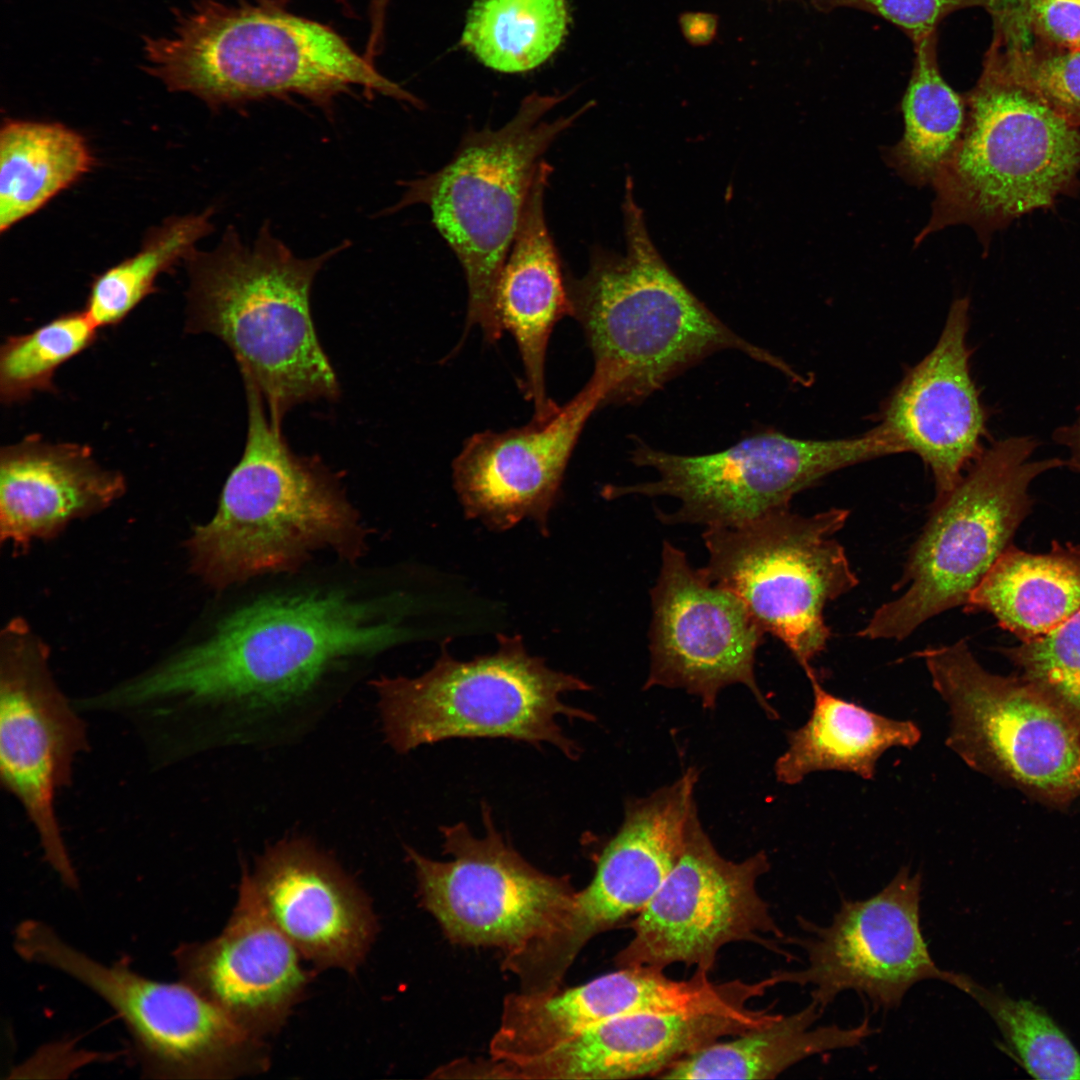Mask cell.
<instances>
[{
  "label": "cell",
  "instance_id": "cell-30",
  "mask_svg": "<svg viewBox=\"0 0 1080 1080\" xmlns=\"http://www.w3.org/2000/svg\"><path fill=\"white\" fill-rule=\"evenodd\" d=\"M94 163L85 138L58 122L5 119L0 130V231L44 207Z\"/></svg>",
  "mask_w": 1080,
  "mask_h": 1080
},
{
  "label": "cell",
  "instance_id": "cell-37",
  "mask_svg": "<svg viewBox=\"0 0 1080 1080\" xmlns=\"http://www.w3.org/2000/svg\"><path fill=\"white\" fill-rule=\"evenodd\" d=\"M989 50L1012 78L1080 127V50H1053L1032 43L1007 47L993 40Z\"/></svg>",
  "mask_w": 1080,
  "mask_h": 1080
},
{
  "label": "cell",
  "instance_id": "cell-28",
  "mask_svg": "<svg viewBox=\"0 0 1080 1080\" xmlns=\"http://www.w3.org/2000/svg\"><path fill=\"white\" fill-rule=\"evenodd\" d=\"M968 611H985L1021 641L1041 637L1080 610V546L1033 554L1009 546L972 591Z\"/></svg>",
  "mask_w": 1080,
  "mask_h": 1080
},
{
  "label": "cell",
  "instance_id": "cell-33",
  "mask_svg": "<svg viewBox=\"0 0 1080 1080\" xmlns=\"http://www.w3.org/2000/svg\"><path fill=\"white\" fill-rule=\"evenodd\" d=\"M214 209L166 219L147 233L139 251L95 276L84 310L100 329L118 325L156 290L157 278L186 261L213 230Z\"/></svg>",
  "mask_w": 1080,
  "mask_h": 1080
},
{
  "label": "cell",
  "instance_id": "cell-1",
  "mask_svg": "<svg viewBox=\"0 0 1080 1080\" xmlns=\"http://www.w3.org/2000/svg\"><path fill=\"white\" fill-rule=\"evenodd\" d=\"M401 635L376 594L343 584L275 590L231 611L206 640L124 681L121 693L160 744L207 749L235 711L286 706L336 665L376 655Z\"/></svg>",
  "mask_w": 1080,
  "mask_h": 1080
},
{
  "label": "cell",
  "instance_id": "cell-23",
  "mask_svg": "<svg viewBox=\"0 0 1080 1080\" xmlns=\"http://www.w3.org/2000/svg\"><path fill=\"white\" fill-rule=\"evenodd\" d=\"M250 880L268 915L301 956L320 969L354 972L376 936L368 897L327 855L303 839L266 849Z\"/></svg>",
  "mask_w": 1080,
  "mask_h": 1080
},
{
  "label": "cell",
  "instance_id": "cell-35",
  "mask_svg": "<svg viewBox=\"0 0 1080 1080\" xmlns=\"http://www.w3.org/2000/svg\"><path fill=\"white\" fill-rule=\"evenodd\" d=\"M99 328L83 309L63 313L33 331L6 338L0 348V398L24 402L55 391L53 377L67 361L96 341Z\"/></svg>",
  "mask_w": 1080,
  "mask_h": 1080
},
{
  "label": "cell",
  "instance_id": "cell-25",
  "mask_svg": "<svg viewBox=\"0 0 1080 1080\" xmlns=\"http://www.w3.org/2000/svg\"><path fill=\"white\" fill-rule=\"evenodd\" d=\"M552 170L546 161L538 165L496 292L498 320L515 339L524 369V393L537 420L559 409L547 393L546 354L555 325L570 316L565 273L544 209Z\"/></svg>",
  "mask_w": 1080,
  "mask_h": 1080
},
{
  "label": "cell",
  "instance_id": "cell-19",
  "mask_svg": "<svg viewBox=\"0 0 1080 1080\" xmlns=\"http://www.w3.org/2000/svg\"><path fill=\"white\" fill-rule=\"evenodd\" d=\"M650 596V667L643 689H684L713 709L723 688L743 684L769 718L778 717L755 677L765 633L740 598L711 583L668 541Z\"/></svg>",
  "mask_w": 1080,
  "mask_h": 1080
},
{
  "label": "cell",
  "instance_id": "cell-3",
  "mask_svg": "<svg viewBox=\"0 0 1080 1080\" xmlns=\"http://www.w3.org/2000/svg\"><path fill=\"white\" fill-rule=\"evenodd\" d=\"M627 177L622 204L626 251L595 247L587 272L565 283L594 372L609 384L607 403L640 402L707 356L739 350L795 383L807 380L784 360L736 334L669 268L652 242Z\"/></svg>",
  "mask_w": 1080,
  "mask_h": 1080
},
{
  "label": "cell",
  "instance_id": "cell-31",
  "mask_svg": "<svg viewBox=\"0 0 1080 1080\" xmlns=\"http://www.w3.org/2000/svg\"><path fill=\"white\" fill-rule=\"evenodd\" d=\"M914 65L902 99L904 134L887 160L907 182L932 184L955 150L966 122L965 98L940 74L936 32L914 40Z\"/></svg>",
  "mask_w": 1080,
  "mask_h": 1080
},
{
  "label": "cell",
  "instance_id": "cell-21",
  "mask_svg": "<svg viewBox=\"0 0 1080 1080\" xmlns=\"http://www.w3.org/2000/svg\"><path fill=\"white\" fill-rule=\"evenodd\" d=\"M173 958L181 981L260 1040L285 1024L310 980L303 957L268 915L247 870L221 933L180 944Z\"/></svg>",
  "mask_w": 1080,
  "mask_h": 1080
},
{
  "label": "cell",
  "instance_id": "cell-20",
  "mask_svg": "<svg viewBox=\"0 0 1080 1080\" xmlns=\"http://www.w3.org/2000/svg\"><path fill=\"white\" fill-rule=\"evenodd\" d=\"M608 393L605 378L593 372L552 416L466 439L452 464L454 489L465 515L496 531L532 520L546 534L578 439Z\"/></svg>",
  "mask_w": 1080,
  "mask_h": 1080
},
{
  "label": "cell",
  "instance_id": "cell-17",
  "mask_svg": "<svg viewBox=\"0 0 1080 1080\" xmlns=\"http://www.w3.org/2000/svg\"><path fill=\"white\" fill-rule=\"evenodd\" d=\"M698 776L691 767L672 784L626 801L623 822L603 847L590 883L576 891L557 930L522 954L521 968L531 983L559 988L592 938L628 923L650 902L682 854L697 809Z\"/></svg>",
  "mask_w": 1080,
  "mask_h": 1080
},
{
  "label": "cell",
  "instance_id": "cell-15",
  "mask_svg": "<svg viewBox=\"0 0 1080 1080\" xmlns=\"http://www.w3.org/2000/svg\"><path fill=\"white\" fill-rule=\"evenodd\" d=\"M770 869L764 851L734 862L723 857L692 813L682 854L650 902L626 926L632 939L615 958L620 967L660 970L676 963L709 974L719 951L753 942L787 959L786 935L757 890Z\"/></svg>",
  "mask_w": 1080,
  "mask_h": 1080
},
{
  "label": "cell",
  "instance_id": "cell-14",
  "mask_svg": "<svg viewBox=\"0 0 1080 1080\" xmlns=\"http://www.w3.org/2000/svg\"><path fill=\"white\" fill-rule=\"evenodd\" d=\"M483 837L465 823L441 826L448 861L407 847L424 907L454 943L497 947L504 958L553 934L575 897L568 876L530 864L495 827L482 804Z\"/></svg>",
  "mask_w": 1080,
  "mask_h": 1080
},
{
  "label": "cell",
  "instance_id": "cell-10",
  "mask_svg": "<svg viewBox=\"0 0 1080 1080\" xmlns=\"http://www.w3.org/2000/svg\"><path fill=\"white\" fill-rule=\"evenodd\" d=\"M13 947L26 962L54 969L102 999L122 1020L146 1078L230 1079L268 1065L263 1040L183 981L147 978L126 961L102 963L40 920H24Z\"/></svg>",
  "mask_w": 1080,
  "mask_h": 1080
},
{
  "label": "cell",
  "instance_id": "cell-42",
  "mask_svg": "<svg viewBox=\"0 0 1080 1080\" xmlns=\"http://www.w3.org/2000/svg\"><path fill=\"white\" fill-rule=\"evenodd\" d=\"M682 26L689 40L704 43L712 38L715 21L710 15L689 14L682 19Z\"/></svg>",
  "mask_w": 1080,
  "mask_h": 1080
},
{
  "label": "cell",
  "instance_id": "cell-6",
  "mask_svg": "<svg viewBox=\"0 0 1080 1080\" xmlns=\"http://www.w3.org/2000/svg\"><path fill=\"white\" fill-rule=\"evenodd\" d=\"M964 98L963 133L932 181V214L917 244L966 224L987 249L996 231L1080 186V127L1012 78L990 50Z\"/></svg>",
  "mask_w": 1080,
  "mask_h": 1080
},
{
  "label": "cell",
  "instance_id": "cell-41",
  "mask_svg": "<svg viewBox=\"0 0 1080 1080\" xmlns=\"http://www.w3.org/2000/svg\"><path fill=\"white\" fill-rule=\"evenodd\" d=\"M390 0H371L369 4V34L364 54L376 59L384 48L387 10Z\"/></svg>",
  "mask_w": 1080,
  "mask_h": 1080
},
{
  "label": "cell",
  "instance_id": "cell-39",
  "mask_svg": "<svg viewBox=\"0 0 1080 1080\" xmlns=\"http://www.w3.org/2000/svg\"><path fill=\"white\" fill-rule=\"evenodd\" d=\"M1029 44L1080 50V0H1030L1024 13Z\"/></svg>",
  "mask_w": 1080,
  "mask_h": 1080
},
{
  "label": "cell",
  "instance_id": "cell-5",
  "mask_svg": "<svg viewBox=\"0 0 1080 1080\" xmlns=\"http://www.w3.org/2000/svg\"><path fill=\"white\" fill-rule=\"evenodd\" d=\"M248 408L244 451L223 486L215 515L189 540L192 563L226 589L267 574L295 573L316 552L354 563L368 530L336 473L300 456L271 421L260 391L242 378Z\"/></svg>",
  "mask_w": 1080,
  "mask_h": 1080
},
{
  "label": "cell",
  "instance_id": "cell-7",
  "mask_svg": "<svg viewBox=\"0 0 1080 1080\" xmlns=\"http://www.w3.org/2000/svg\"><path fill=\"white\" fill-rule=\"evenodd\" d=\"M566 98L567 94L533 92L501 128L470 130L445 166L401 182L404 193L389 209L429 207L434 226L465 273L466 328H480L490 343L503 332L496 312L497 286L538 165L551 144L590 106L545 120Z\"/></svg>",
  "mask_w": 1080,
  "mask_h": 1080
},
{
  "label": "cell",
  "instance_id": "cell-2",
  "mask_svg": "<svg viewBox=\"0 0 1080 1080\" xmlns=\"http://www.w3.org/2000/svg\"><path fill=\"white\" fill-rule=\"evenodd\" d=\"M287 3L199 0L189 11L175 10L172 36L143 37L144 70L214 110L298 95L330 115L336 97L353 87L423 108L337 31Z\"/></svg>",
  "mask_w": 1080,
  "mask_h": 1080
},
{
  "label": "cell",
  "instance_id": "cell-27",
  "mask_svg": "<svg viewBox=\"0 0 1080 1080\" xmlns=\"http://www.w3.org/2000/svg\"><path fill=\"white\" fill-rule=\"evenodd\" d=\"M814 702L807 722L787 735L788 748L776 760L779 782L795 785L818 771H844L865 780L892 747H914L921 738L910 720H895L826 691L813 671L807 674Z\"/></svg>",
  "mask_w": 1080,
  "mask_h": 1080
},
{
  "label": "cell",
  "instance_id": "cell-40",
  "mask_svg": "<svg viewBox=\"0 0 1080 1080\" xmlns=\"http://www.w3.org/2000/svg\"><path fill=\"white\" fill-rule=\"evenodd\" d=\"M1030 0H986L993 19V35L1003 41L1020 44L1027 41L1024 13Z\"/></svg>",
  "mask_w": 1080,
  "mask_h": 1080
},
{
  "label": "cell",
  "instance_id": "cell-9",
  "mask_svg": "<svg viewBox=\"0 0 1080 1080\" xmlns=\"http://www.w3.org/2000/svg\"><path fill=\"white\" fill-rule=\"evenodd\" d=\"M1036 446L1029 437L994 442L949 493L934 501L895 587L904 592L882 604L858 636L902 640L932 617L966 605L1011 546L1030 508L1032 481L1066 463L1058 458L1032 460Z\"/></svg>",
  "mask_w": 1080,
  "mask_h": 1080
},
{
  "label": "cell",
  "instance_id": "cell-29",
  "mask_svg": "<svg viewBox=\"0 0 1080 1080\" xmlns=\"http://www.w3.org/2000/svg\"><path fill=\"white\" fill-rule=\"evenodd\" d=\"M817 1003L727 1041L715 1042L679 1060L660 1074L665 1079H774L815 1055L860 1045L873 1033L869 1019L852 1027L819 1025Z\"/></svg>",
  "mask_w": 1080,
  "mask_h": 1080
},
{
  "label": "cell",
  "instance_id": "cell-18",
  "mask_svg": "<svg viewBox=\"0 0 1080 1080\" xmlns=\"http://www.w3.org/2000/svg\"><path fill=\"white\" fill-rule=\"evenodd\" d=\"M0 671V781L31 824L46 863L72 890L80 886L57 814L58 793L73 784L89 749L88 727L52 678L46 655L9 644Z\"/></svg>",
  "mask_w": 1080,
  "mask_h": 1080
},
{
  "label": "cell",
  "instance_id": "cell-4",
  "mask_svg": "<svg viewBox=\"0 0 1080 1080\" xmlns=\"http://www.w3.org/2000/svg\"><path fill=\"white\" fill-rule=\"evenodd\" d=\"M350 246L301 258L263 223L246 242L229 226L217 247L186 261L190 333H209L232 352L242 378L260 391L281 426L295 406L340 395L337 375L316 333L310 295L318 272Z\"/></svg>",
  "mask_w": 1080,
  "mask_h": 1080
},
{
  "label": "cell",
  "instance_id": "cell-38",
  "mask_svg": "<svg viewBox=\"0 0 1080 1080\" xmlns=\"http://www.w3.org/2000/svg\"><path fill=\"white\" fill-rule=\"evenodd\" d=\"M818 8H854L876 14L902 29L913 41L936 32L949 14L986 0H815Z\"/></svg>",
  "mask_w": 1080,
  "mask_h": 1080
},
{
  "label": "cell",
  "instance_id": "cell-24",
  "mask_svg": "<svg viewBox=\"0 0 1080 1080\" xmlns=\"http://www.w3.org/2000/svg\"><path fill=\"white\" fill-rule=\"evenodd\" d=\"M770 1008L743 1015L642 1013L599 1023L515 1069L516 1079H631L659 1076L715 1042L764 1026Z\"/></svg>",
  "mask_w": 1080,
  "mask_h": 1080
},
{
  "label": "cell",
  "instance_id": "cell-12",
  "mask_svg": "<svg viewBox=\"0 0 1080 1080\" xmlns=\"http://www.w3.org/2000/svg\"><path fill=\"white\" fill-rule=\"evenodd\" d=\"M947 704L946 745L967 766L1052 808L1080 798V731L1021 677L985 670L967 642L920 651Z\"/></svg>",
  "mask_w": 1080,
  "mask_h": 1080
},
{
  "label": "cell",
  "instance_id": "cell-8",
  "mask_svg": "<svg viewBox=\"0 0 1080 1080\" xmlns=\"http://www.w3.org/2000/svg\"><path fill=\"white\" fill-rule=\"evenodd\" d=\"M373 685L386 740L399 753L451 738H507L535 746L546 742L575 760L581 749L557 720L595 719L561 700L591 686L530 655L520 635H498L494 653L469 661L443 647L424 674L383 676Z\"/></svg>",
  "mask_w": 1080,
  "mask_h": 1080
},
{
  "label": "cell",
  "instance_id": "cell-13",
  "mask_svg": "<svg viewBox=\"0 0 1080 1080\" xmlns=\"http://www.w3.org/2000/svg\"><path fill=\"white\" fill-rule=\"evenodd\" d=\"M902 453L879 424L843 439H800L766 429L715 453L679 455L637 442L633 464L658 472L654 481L608 486L603 495L670 496L680 501L672 513L658 512L665 524L726 527L789 508L799 492L838 470Z\"/></svg>",
  "mask_w": 1080,
  "mask_h": 1080
},
{
  "label": "cell",
  "instance_id": "cell-26",
  "mask_svg": "<svg viewBox=\"0 0 1080 1080\" xmlns=\"http://www.w3.org/2000/svg\"><path fill=\"white\" fill-rule=\"evenodd\" d=\"M124 488L122 475L101 468L89 446L29 435L1 449V536L27 544L110 503Z\"/></svg>",
  "mask_w": 1080,
  "mask_h": 1080
},
{
  "label": "cell",
  "instance_id": "cell-36",
  "mask_svg": "<svg viewBox=\"0 0 1080 1080\" xmlns=\"http://www.w3.org/2000/svg\"><path fill=\"white\" fill-rule=\"evenodd\" d=\"M1004 652L1019 677L1080 731V610L1051 632Z\"/></svg>",
  "mask_w": 1080,
  "mask_h": 1080
},
{
  "label": "cell",
  "instance_id": "cell-43",
  "mask_svg": "<svg viewBox=\"0 0 1080 1080\" xmlns=\"http://www.w3.org/2000/svg\"><path fill=\"white\" fill-rule=\"evenodd\" d=\"M1056 436L1057 441L1067 446L1070 451V459L1066 463L1080 472V417L1073 425L1059 430Z\"/></svg>",
  "mask_w": 1080,
  "mask_h": 1080
},
{
  "label": "cell",
  "instance_id": "cell-11",
  "mask_svg": "<svg viewBox=\"0 0 1080 1080\" xmlns=\"http://www.w3.org/2000/svg\"><path fill=\"white\" fill-rule=\"evenodd\" d=\"M848 516L843 508L810 516L783 508L743 524L707 527L702 535L709 556L700 568L704 576L740 598L806 674L831 637L826 606L858 584L836 539Z\"/></svg>",
  "mask_w": 1080,
  "mask_h": 1080
},
{
  "label": "cell",
  "instance_id": "cell-22",
  "mask_svg": "<svg viewBox=\"0 0 1080 1080\" xmlns=\"http://www.w3.org/2000/svg\"><path fill=\"white\" fill-rule=\"evenodd\" d=\"M969 307L966 297L954 300L935 346L896 386L879 422L930 470L934 501L983 451L986 414L970 372Z\"/></svg>",
  "mask_w": 1080,
  "mask_h": 1080
},
{
  "label": "cell",
  "instance_id": "cell-16",
  "mask_svg": "<svg viewBox=\"0 0 1080 1080\" xmlns=\"http://www.w3.org/2000/svg\"><path fill=\"white\" fill-rule=\"evenodd\" d=\"M921 891V874L902 867L876 894L843 899L825 925L799 918L805 935L786 936L784 943L804 951L805 965L772 972L777 985L812 987L811 1000L822 1010L853 991L875 1010L889 1011L920 982L949 984L953 971L936 964L922 933Z\"/></svg>",
  "mask_w": 1080,
  "mask_h": 1080
},
{
  "label": "cell",
  "instance_id": "cell-32",
  "mask_svg": "<svg viewBox=\"0 0 1080 1080\" xmlns=\"http://www.w3.org/2000/svg\"><path fill=\"white\" fill-rule=\"evenodd\" d=\"M568 22L566 0H477L460 42L485 66L521 73L552 56Z\"/></svg>",
  "mask_w": 1080,
  "mask_h": 1080
},
{
  "label": "cell",
  "instance_id": "cell-34",
  "mask_svg": "<svg viewBox=\"0 0 1080 1080\" xmlns=\"http://www.w3.org/2000/svg\"><path fill=\"white\" fill-rule=\"evenodd\" d=\"M949 985L971 997L991 1017L1030 1076L1080 1080V1053L1042 1008L955 971Z\"/></svg>",
  "mask_w": 1080,
  "mask_h": 1080
}]
</instances>
